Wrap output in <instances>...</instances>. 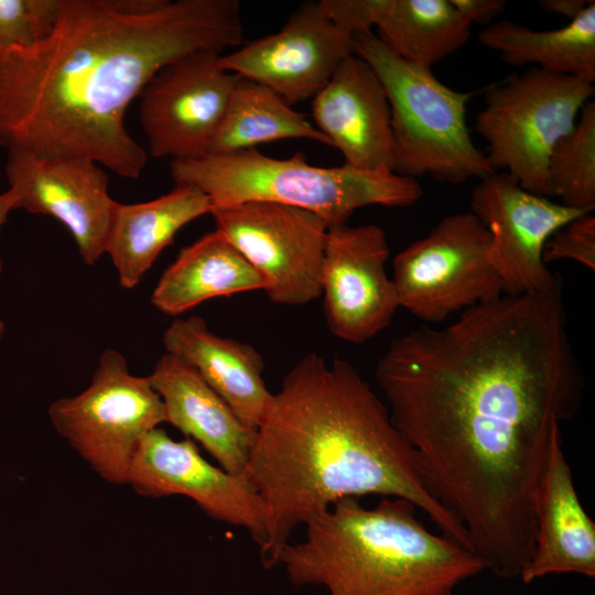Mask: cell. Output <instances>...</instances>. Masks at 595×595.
<instances>
[{"label":"cell","mask_w":595,"mask_h":595,"mask_svg":"<svg viewBox=\"0 0 595 595\" xmlns=\"http://www.w3.org/2000/svg\"><path fill=\"white\" fill-rule=\"evenodd\" d=\"M246 475L270 517L260 549L267 569L298 527L342 499L367 495L410 501L472 551L463 526L429 493L386 403L347 360L310 353L294 364L257 428Z\"/></svg>","instance_id":"obj_3"},{"label":"cell","mask_w":595,"mask_h":595,"mask_svg":"<svg viewBox=\"0 0 595 595\" xmlns=\"http://www.w3.org/2000/svg\"><path fill=\"white\" fill-rule=\"evenodd\" d=\"M455 10L472 25L490 24L506 7L504 0H450Z\"/></svg>","instance_id":"obj_29"},{"label":"cell","mask_w":595,"mask_h":595,"mask_svg":"<svg viewBox=\"0 0 595 595\" xmlns=\"http://www.w3.org/2000/svg\"><path fill=\"white\" fill-rule=\"evenodd\" d=\"M371 28L402 60L430 68L468 41L470 24L450 0H367Z\"/></svg>","instance_id":"obj_24"},{"label":"cell","mask_w":595,"mask_h":595,"mask_svg":"<svg viewBox=\"0 0 595 595\" xmlns=\"http://www.w3.org/2000/svg\"><path fill=\"white\" fill-rule=\"evenodd\" d=\"M317 130L344 158V164L366 172H393L391 111L386 90L360 57L345 58L327 85L313 98Z\"/></svg>","instance_id":"obj_17"},{"label":"cell","mask_w":595,"mask_h":595,"mask_svg":"<svg viewBox=\"0 0 595 595\" xmlns=\"http://www.w3.org/2000/svg\"><path fill=\"white\" fill-rule=\"evenodd\" d=\"M244 41L237 0H60L51 32L0 53V147L79 158L137 180L125 113L164 66Z\"/></svg>","instance_id":"obj_2"},{"label":"cell","mask_w":595,"mask_h":595,"mask_svg":"<svg viewBox=\"0 0 595 595\" xmlns=\"http://www.w3.org/2000/svg\"><path fill=\"white\" fill-rule=\"evenodd\" d=\"M264 286L262 275L215 229L180 251L160 277L151 303L175 316L207 300Z\"/></svg>","instance_id":"obj_22"},{"label":"cell","mask_w":595,"mask_h":595,"mask_svg":"<svg viewBox=\"0 0 595 595\" xmlns=\"http://www.w3.org/2000/svg\"><path fill=\"white\" fill-rule=\"evenodd\" d=\"M221 54L196 52L161 68L139 95L149 153L171 161L207 154L239 76Z\"/></svg>","instance_id":"obj_11"},{"label":"cell","mask_w":595,"mask_h":595,"mask_svg":"<svg viewBox=\"0 0 595 595\" xmlns=\"http://www.w3.org/2000/svg\"><path fill=\"white\" fill-rule=\"evenodd\" d=\"M354 54L372 68L386 90L393 173L462 184L496 172L467 127L466 110L474 91L455 90L430 68L402 60L371 30L354 35Z\"/></svg>","instance_id":"obj_6"},{"label":"cell","mask_w":595,"mask_h":595,"mask_svg":"<svg viewBox=\"0 0 595 595\" xmlns=\"http://www.w3.org/2000/svg\"><path fill=\"white\" fill-rule=\"evenodd\" d=\"M17 209V195L12 190H8L0 194V231L4 223L7 221L10 212ZM3 269V262L0 258V273Z\"/></svg>","instance_id":"obj_31"},{"label":"cell","mask_w":595,"mask_h":595,"mask_svg":"<svg viewBox=\"0 0 595 595\" xmlns=\"http://www.w3.org/2000/svg\"><path fill=\"white\" fill-rule=\"evenodd\" d=\"M60 0H0V53L44 39L54 26Z\"/></svg>","instance_id":"obj_27"},{"label":"cell","mask_w":595,"mask_h":595,"mask_svg":"<svg viewBox=\"0 0 595 595\" xmlns=\"http://www.w3.org/2000/svg\"><path fill=\"white\" fill-rule=\"evenodd\" d=\"M594 90L580 78L534 67L489 86L475 131L488 144L490 166L505 170L523 190L552 197L550 153L574 128Z\"/></svg>","instance_id":"obj_7"},{"label":"cell","mask_w":595,"mask_h":595,"mask_svg":"<svg viewBox=\"0 0 595 595\" xmlns=\"http://www.w3.org/2000/svg\"><path fill=\"white\" fill-rule=\"evenodd\" d=\"M469 206L490 232V262L505 295L548 290L559 274L543 261L547 241L574 218L591 213L530 193L505 172L478 180Z\"/></svg>","instance_id":"obj_13"},{"label":"cell","mask_w":595,"mask_h":595,"mask_svg":"<svg viewBox=\"0 0 595 595\" xmlns=\"http://www.w3.org/2000/svg\"><path fill=\"white\" fill-rule=\"evenodd\" d=\"M490 244V232L473 213L443 217L392 261L400 307L431 325L504 295Z\"/></svg>","instance_id":"obj_9"},{"label":"cell","mask_w":595,"mask_h":595,"mask_svg":"<svg viewBox=\"0 0 595 595\" xmlns=\"http://www.w3.org/2000/svg\"><path fill=\"white\" fill-rule=\"evenodd\" d=\"M552 196L583 212L595 208V101L580 111L574 128L552 149L548 161Z\"/></svg>","instance_id":"obj_26"},{"label":"cell","mask_w":595,"mask_h":595,"mask_svg":"<svg viewBox=\"0 0 595 595\" xmlns=\"http://www.w3.org/2000/svg\"><path fill=\"white\" fill-rule=\"evenodd\" d=\"M534 547L520 580L551 574L595 577V523L578 498L561 434L553 441L534 498Z\"/></svg>","instance_id":"obj_19"},{"label":"cell","mask_w":595,"mask_h":595,"mask_svg":"<svg viewBox=\"0 0 595 595\" xmlns=\"http://www.w3.org/2000/svg\"><path fill=\"white\" fill-rule=\"evenodd\" d=\"M353 54L354 35L335 23L320 0L302 3L278 32L221 54L219 62L292 106L313 99Z\"/></svg>","instance_id":"obj_15"},{"label":"cell","mask_w":595,"mask_h":595,"mask_svg":"<svg viewBox=\"0 0 595 595\" xmlns=\"http://www.w3.org/2000/svg\"><path fill=\"white\" fill-rule=\"evenodd\" d=\"M567 323L559 274L545 291L407 332L375 367L429 493L500 578H519L533 552L537 488L561 423L582 405Z\"/></svg>","instance_id":"obj_1"},{"label":"cell","mask_w":595,"mask_h":595,"mask_svg":"<svg viewBox=\"0 0 595 595\" xmlns=\"http://www.w3.org/2000/svg\"><path fill=\"white\" fill-rule=\"evenodd\" d=\"M175 184L192 185L210 201L212 209L246 202H268L306 209L329 227L348 224L369 205L405 208L423 195L415 178L393 172H366L343 164L315 166L295 152L270 158L257 149L171 161Z\"/></svg>","instance_id":"obj_5"},{"label":"cell","mask_w":595,"mask_h":595,"mask_svg":"<svg viewBox=\"0 0 595 595\" xmlns=\"http://www.w3.org/2000/svg\"><path fill=\"white\" fill-rule=\"evenodd\" d=\"M210 212L208 197L187 184H175L169 193L143 203L116 202L106 253L120 285L136 288L177 231Z\"/></svg>","instance_id":"obj_21"},{"label":"cell","mask_w":595,"mask_h":595,"mask_svg":"<svg viewBox=\"0 0 595 595\" xmlns=\"http://www.w3.org/2000/svg\"><path fill=\"white\" fill-rule=\"evenodd\" d=\"M162 343L166 354L193 367L247 425L257 430L273 393L263 378V358L255 347L213 333L196 315L174 320Z\"/></svg>","instance_id":"obj_20"},{"label":"cell","mask_w":595,"mask_h":595,"mask_svg":"<svg viewBox=\"0 0 595 595\" xmlns=\"http://www.w3.org/2000/svg\"><path fill=\"white\" fill-rule=\"evenodd\" d=\"M55 431L104 480L128 484L142 439L166 422L163 402L148 376H136L116 349L101 353L82 392L51 403Z\"/></svg>","instance_id":"obj_8"},{"label":"cell","mask_w":595,"mask_h":595,"mask_svg":"<svg viewBox=\"0 0 595 595\" xmlns=\"http://www.w3.org/2000/svg\"><path fill=\"white\" fill-rule=\"evenodd\" d=\"M450 595H455L454 593L450 594Z\"/></svg>","instance_id":"obj_33"},{"label":"cell","mask_w":595,"mask_h":595,"mask_svg":"<svg viewBox=\"0 0 595 595\" xmlns=\"http://www.w3.org/2000/svg\"><path fill=\"white\" fill-rule=\"evenodd\" d=\"M416 510L402 498L383 497L372 508L342 499L307 520L305 537L286 543L277 565L292 584L321 585L329 595H450L485 566L431 532Z\"/></svg>","instance_id":"obj_4"},{"label":"cell","mask_w":595,"mask_h":595,"mask_svg":"<svg viewBox=\"0 0 595 595\" xmlns=\"http://www.w3.org/2000/svg\"><path fill=\"white\" fill-rule=\"evenodd\" d=\"M4 332H6L4 323L2 320H0V339L3 336Z\"/></svg>","instance_id":"obj_32"},{"label":"cell","mask_w":595,"mask_h":595,"mask_svg":"<svg viewBox=\"0 0 595 595\" xmlns=\"http://www.w3.org/2000/svg\"><path fill=\"white\" fill-rule=\"evenodd\" d=\"M562 259L574 260L591 271L595 270V217L592 213L574 218L547 241L544 263Z\"/></svg>","instance_id":"obj_28"},{"label":"cell","mask_w":595,"mask_h":595,"mask_svg":"<svg viewBox=\"0 0 595 595\" xmlns=\"http://www.w3.org/2000/svg\"><path fill=\"white\" fill-rule=\"evenodd\" d=\"M148 377L163 402L166 422L198 443L219 467L246 475L257 430L193 367L173 355H162Z\"/></svg>","instance_id":"obj_18"},{"label":"cell","mask_w":595,"mask_h":595,"mask_svg":"<svg viewBox=\"0 0 595 595\" xmlns=\"http://www.w3.org/2000/svg\"><path fill=\"white\" fill-rule=\"evenodd\" d=\"M592 1L585 0H541L538 6L545 12L562 15L570 21L576 19Z\"/></svg>","instance_id":"obj_30"},{"label":"cell","mask_w":595,"mask_h":595,"mask_svg":"<svg viewBox=\"0 0 595 595\" xmlns=\"http://www.w3.org/2000/svg\"><path fill=\"white\" fill-rule=\"evenodd\" d=\"M6 176L17 209L51 216L72 235L88 266L106 253L113 205L108 176L91 160L8 152Z\"/></svg>","instance_id":"obj_16"},{"label":"cell","mask_w":595,"mask_h":595,"mask_svg":"<svg viewBox=\"0 0 595 595\" xmlns=\"http://www.w3.org/2000/svg\"><path fill=\"white\" fill-rule=\"evenodd\" d=\"M216 229L262 275L275 304L299 306L321 296L327 224L303 208L246 202L213 208Z\"/></svg>","instance_id":"obj_10"},{"label":"cell","mask_w":595,"mask_h":595,"mask_svg":"<svg viewBox=\"0 0 595 595\" xmlns=\"http://www.w3.org/2000/svg\"><path fill=\"white\" fill-rule=\"evenodd\" d=\"M282 139H307L329 145L305 115L294 110L275 91L239 77L207 153L256 149L258 144Z\"/></svg>","instance_id":"obj_25"},{"label":"cell","mask_w":595,"mask_h":595,"mask_svg":"<svg viewBox=\"0 0 595 595\" xmlns=\"http://www.w3.org/2000/svg\"><path fill=\"white\" fill-rule=\"evenodd\" d=\"M128 485L151 498L185 496L214 520L248 531L259 550L270 533L268 508L247 475L209 463L196 443L176 441L156 428L141 441Z\"/></svg>","instance_id":"obj_12"},{"label":"cell","mask_w":595,"mask_h":595,"mask_svg":"<svg viewBox=\"0 0 595 595\" xmlns=\"http://www.w3.org/2000/svg\"><path fill=\"white\" fill-rule=\"evenodd\" d=\"M512 66L533 65L589 84L595 80V2L563 28L537 31L512 20L487 25L478 36Z\"/></svg>","instance_id":"obj_23"},{"label":"cell","mask_w":595,"mask_h":595,"mask_svg":"<svg viewBox=\"0 0 595 595\" xmlns=\"http://www.w3.org/2000/svg\"><path fill=\"white\" fill-rule=\"evenodd\" d=\"M390 247L376 224L329 227L321 273V296L329 332L361 344L387 328L400 307L386 271Z\"/></svg>","instance_id":"obj_14"}]
</instances>
